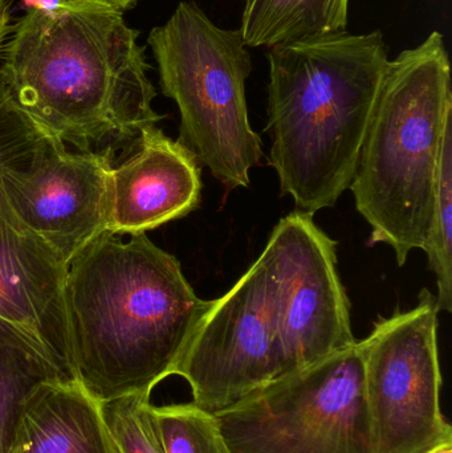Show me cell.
I'll return each instance as SVG.
<instances>
[{"label":"cell","mask_w":452,"mask_h":453,"mask_svg":"<svg viewBox=\"0 0 452 453\" xmlns=\"http://www.w3.org/2000/svg\"><path fill=\"white\" fill-rule=\"evenodd\" d=\"M64 380L36 342L0 319V453H10L21 406L45 380Z\"/></svg>","instance_id":"obj_15"},{"label":"cell","mask_w":452,"mask_h":453,"mask_svg":"<svg viewBox=\"0 0 452 453\" xmlns=\"http://www.w3.org/2000/svg\"><path fill=\"white\" fill-rule=\"evenodd\" d=\"M201 165L157 125L109 175L108 232L146 234L188 217L201 203Z\"/></svg>","instance_id":"obj_12"},{"label":"cell","mask_w":452,"mask_h":453,"mask_svg":"<svg viewBox=\"0 0 452 453\" xmlns=\"http://www.w3.org/2000/svg\"><path fill=\"white\" fill-rule=\"evenodd\" d=\"M270 165L297 211L336 206L349 188L389 63L381 32L321 35L267 53Z\"/></svg>","instance_id":"obj_3"},{"label":"cell","mask_w":452,"mask_h":453,"mask_svg":"<svg viewBox=\"0 0 452 453\" xmlns=\"http://www.w3.org/2000/svg\"><path fill=\"white\" fill-rule=\"evenodd\" d=\"M214 414L228 453H374L358 341Z\"/></svg>","instance_id":"obj_6"},{"label":"cell","mask_w":452,"mask_h":453,"mask_svg":"<svg viewBox=\"0 0 452 453\" xmlns=\"http://www.w3.org/2000/svg\"><path fill=\"white\" fill-rule=\"evenodd\" d=\"M349 0H244L247 47H267L347 31Z\"/></svg>","instance_id":"obj_14"},{"label":"cell","mask_w":452,"mask_h":453,"mask_svg":"<svg viewBox=\"0 0 452 453\" xmlns=\"http://www.w3.org/2000/svg\"><path fill=\"white\" fill-rule=\"evenodd\" d=\"M211 300L146 234L98 236L69 263L65 305L77 382L98 401L151 395L175 369Z\"/></svg>","instance_id":"obj_2"},{"label":"cell","mask_w":452,"mask_h":453,"mask_svg":"<svg viewBox=\"0 0 452 453\" xmlns=\"http://www.w3.org/2000/svg\"><path fill=\"white\" fill-rule=\"evenodd\" d=\"M312 217L297 210L287 215L264 248L275 282L281 377L357 342L337 269V242Z\"/></svg>","instance_id":"obj_9"},{"label":"cell","mask_w":452,"mask_h":453,"mask_svg":"<svg viewBox=\"0 0 452 453\" xmlns=\"http://www.w3.org/2000/svg\"><path fill=\"white\" fill-rule=\"evenodd\" d=\"M68 266L11 211L0 185V319L50 357L61 377L77 382L65 305Z\"/></svg>","instance_id":"obj_11"},{"label":"cell","mask_w":452,"mask_h":453,"mask_svg":"<svg viewBox=\"0 0 452 453\" xmlns=\"http://www.w3.org/2000/svg\"><path fill=\"white\" fill-rule=\"evenodd\" d=\"M113 166L111 154L76 153L52 140L28 169L0 174V185L16 219L68 266L108 232Z\"/></svg>","instance_id":"obj_10"},{"label":"cell","mask_w":452,"mask_h":453,"mask_svg":"<svg viewBox=\"0 0 452 453\" xmlns=\"http://www.w3.org/2000/svg\"><path fill=\"white\" fill-rule=\"evenodd\" d=\"M10 31V10H8L7 0H0V50L3 42Z\"/></svg>","instance_id":"obj_21"},{"label":"cell","mask_w":452,"mask_h":453,"mask_svg":"<svg viewBox=\"0 0 452 453\" xmlns=\"http://www.w3.org/2000/svg\"><path fill=\"white\" fill-rule=\"evenodd\" d=\"M174 375L190 386L193 403L210 412L281 377L275 282L265 250L228 292L211 300Z\"/></svg>","instance_id":"obj_8"},{"label":"cell","mask_w":452,"mask_h":453,"mask_svg":"<svg viewBox=\"0 0 452 453\" xmlns=\"http://www.w3.org/2000/svg\"><path fill=\"white\" fill-rule=\"evenodd\" d=\"M15 453H119L103 402L79 382L45 380L27 396L19 415Z\"/></svg>","instance_id":"obj_13"},{"label":"cell","mask_w":452,"mask_h":453,"mask_svg":"<svg viewBox=\"0 0 452 453\" xmlns=\"http://www.w3.org/2000/svg\"><path fill=\"white\" fill-rule=\"evenodd\" d=\"M437 297L421 290L414 308L379 319L358 341L374 453H427L452 443L441 409Z\"/></svg>","instance_id":"obj_7"},{"label":"cell","mask_w":452,"mask_h":453,"mask_svg":"<svg viewBox=\"0 0 452 453\" xmlns=\"http://www.w3.org/2000/svg\"><path fill=\"white\" fill-rule=\"evenodd\" d=\"M10 453H15V452H13V451H11Z\"/></svg>","instance_id":"obj_23"},{"label":"cell","mask_w":452,"mask_h":453,"mask_svg":"<svg viewBox=\"0 0 452 453\" xmlns=\"http://www.w3.org/2000/svg\"><path fill=\"white\" fill-rule=\"evenodd\" d=\"M437 277L440 311H452V124L446 127L435 169L432 214L424 248Z\"/></svg>","instance_id":"obj_16"},{"label":"cell","mask_w":452,"mask_h":453,"mask_svg":"<svg viewBox=\"0 0 452 453\" xmlns=\"http://www.w3.org/2000/svg\"><path fill=\"white\" fill-rule=\"evenodd\" d=\"M138 31L119 11L76 0L34 5L13 28L0 82L53 140L80 153L134 150L162 119Z\"/></svg>","instance_id":"obj_1"},{"label":"cell","mask_w":452,"mask_h":453,"mask_svg":"<svg viewBox=\"0 0 452 453\" xmlns=\"http://www.w3.org/2000/svg\"><path fill=\"white\" fill-rule=\"evenodd\" d=\"M76 2L88 3V4L101 5V7L111 8V10L124 12L125 10L134 7L138 0H76Z\"/></svg>","instance_id":"obj_20"},{"label":"cell","mask_w":452,"mask_h":453,"mask_svg":"<svg viewBox=\"0 0 452 453\" xmlns=\"http://www.w3.org/2000/svg\"><path fill=\"white\" fill-rule=\"evenodd\" d=\"M427 453H452V443L443 444V446Z\"/></svg>","instance_id":"obj_22"},{"label":"cell","mask_w":452,"mask_h":453,"mask_svg":"<svg viewBox=\"0 0 452 453\" xmlns=\"http://www.w3.org/2000/svg\"><path fill=\"white\" fill-rule=\"evenodd\" d=\"M52 140L16 105L0 82V174L28 169Z\"/></svg>","instance_id":"obj_19"},{"label":"cell","mask_w":452,"mask_h":453,"mask_svg":"<svg viewBox=\"0 0 452 453\" xmlns=\"http://www.w3.org/2000/svg\"><path fill=\"white\" fill-rule=\"evenodd\" d=\"M159 84L180 113V142L228 190L249 188L263 158L246 81L251 55L241 29H223L193 2L180 3L149 35Z\"/></svg>","instance_id":"obj_5"},{"label":"cell","mask_w":452,"mask_h":453,"mask_svg":"<svg viewBox=\"0 0 452 453\" xmlns=\"http://www.w3.org/2000/svg\"><path fill=\"white\" fill-rule=\"evenodd\" d=\"M148 395H125L103 402L106 426L119 453H165Z\"/></svg>","instance_id":"obj_18"},{"label":"cell","mask_w":452,"mask_h":453,"mask_svg":"<svg viewBox=\"0 0 452 453\" xmlns=\"http://www.w3.org/2000/svg\"><path fill=\"white\" fill-rule=\"evenodd\" d=\"M165 453H228L214 412L191 403L153 407Z\"/></svg>","instance_id":"obj_17"},{"label":"cell","mask_w":452,"mask_h":453,"mask_svg":"<svg viewBox=\"0 0 452 453\" xmlns=\"http://www.w3.org/2000/svg\"><path fill=\"white\" fill-rule=\"evenodd\" d=\"M450 124V58L445 37L434 31L387 63L349 186L356 209L372 226L371 244L389 245L400 266L424 248Z\"/></svg>","instance_id":"obj_4"}]
</instances>
